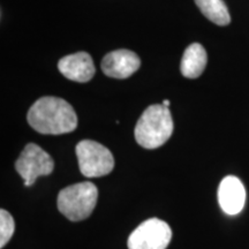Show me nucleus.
Here are the masks:
<instances>
[{
    "label": "nucleus",
    "mask_w": 249,
    "mask_h": 249,
    "mask_svg": "<svg viewBox=\"0 0 249 249\" xmlns=\"http://www.w3.org/2000/svg\"><path fill=\"white\" fill-rule=\"evenodd\" d=\"M28 123L36 132L49 135L71 133L77 127V117L70 103L59 97L39 98L28 112Z\"/></svg>",
    "instance_id": "1"
},
{
    "label": "nucleus",
    "mask_w": 249,
    "mask_h": 249,
    "mask_svg": "<svg viewBox=\"0 0 249 249\" xmlns=\"http://www.w3.org/2000/svg\"><path fill=\"white\" fill-rule=\"evenodd\" d=\"M173 133V120L169 107L163 104L150 105L136 124V142L145 149L160 148Z\"/></svg>",
    "instance_id": "2"
},
{
    "label": "nucleus",
    "mask_w": 249,
    "mask_h": 249,
    "mask_svg": "<svg viewBox=\"0 0 249 249\" xmlns=\"http://www.w3.org/2000/svg\"><path fill=\"white\" fill-rule=\"evenodd\" d=\"M97 198L98 189L92 182L74 183L59 193L58 209L67 219L80 222L92 213Z\"/></svg>",
    "instance_id": "3"
},
{
    "label": "nucleus",
    "mask_w": 249,
    "mask_h": 249,
    "mask_svg": "<svg viewBox=\"0 0 249 249\" xmlns=\"http://www.w3.org/2000/svg\"><path fill=\"white\" fill-rule=\"evenodd\" d=\"M76 157L81 173L87 178L104 177L114 167V158L111 151L91 140H83L76 145Z\"/></svg>",
    "instance_id": "4"
},
{
    "label": "nucleus",
    "mask_w": 249,
    "mask_h": 249,
    "mask_svg": "<svg viewBox=\"0 0 249 249\" xmlns=\"http://www.w3.org/2000/svg\"><path fill=\"white\" fill-rule=\"evenodd\" d=\"M172 239L169 224L158 218H150L136 227L129 235L128 249H166Z\"/></svg>",
    "instance_id": "5"
},
{
    "label": "nucleus",
    "mask_w": 249,
    "mask_h": 249,
    "mask_svg": "<svg viewBox=\"0 0 249 249\" xmlns=\"http://www.w3.org/2000/svg\"><path fill=\"white\" fill-rule=\"evenodd\" d=\"M15 169L24 180V185L30 187L38 177L51 174L54 169V163L45 150L35 143H29L18 158Z\"/></svg>",
    "instance_id": "6"
},
{
    "label": "nucleus",
    "mask_w": 249,
    "mask_h": 249,
    "mask_svg": "<svg viewBox=\"0 0 249 249\" xmlns=\"http://www.w3.org/2000/svg\"><path fill=\"white\" fill-rule=\"evenodd\" d=\"M141 60L129 50H117L107 53L102 60V71L113 79H127L140 68Z\"/></svg>",
    "instance_id": "7"
},
{
    "label": "nucleus",
    "mask_w": 249,
    "mask_h": 249,
    "mask_svg": "<svg viewBox=\"0 0 249 249\" xmlns=\"http://www.w3.org/2000/svg\"><path fill=\"white\" fill-rule=\"evenodd\" d=\"M218 202L224 213L234 216L240 213L246 203V189L234 176L224 178L218 188Z\"/></svg>",
    "instance_id": "8"
},
{
    "label": "nucleus",
    "mask_w": 249,
    "mask_h": 249,
    "mask_svg": "<svg viewBox=\"0 0 249 249\" xmlns=\"http://www.w3.org/2000/svg\"><path fill=\"white\" fill-rule=\"evenodd\" d=\"M58 68L62 75L75 82H88L95 75V65L87 52H76L61 58Z\"/></svg>",
    "instance_id": "9"
},
{
    "label": "nucleus",
    "mask_w": 249,
    "mask_h": 249,
    "mask_svg": "<svg viewBox=\"0 0 249 249\" xmlns=\"http://www.w3.org/2000/svg\"><path fill=\"white\" fill-rule=\"evenodd\" d=\"M207 52L200 43H193L185 50L180 71L187 79H196L203 73L207 66Z\"/></svg>",
    "instance_id": "10"
},
{
    "label": "nucleus",
    "mask_w": 249,
    "mask_h": 249,
    "mask_svg": "<svg viewBox=\"0 0 249 249\" xmlns=\"http://www.w3.org/2000/svg\"><path fill=\"white\" fill-rule=\"evenodd\" d=\"M195 4L202 14L217 26H227L231 22V17L224 0H195Z\"/></svg>",
    "instance_id": "11"
},
{
    "label": "nucleus",
    "mask_w": 249,
    "mask_h": 249,
    "mask_svg": "<svg viewBox=\"0 0 249 249\" xmlns=\"http://www.w3.org/2000/svg\"><path fill=\"white\" fill-rule=\"evenodd\" d=\"M15 231V223L13 217L8 211L0 210V247L4 248L11 240Z\"/></svg>",
    "instance_id": "12"
},
{
    "label": "nucleus",
    "mask_w": 249,
    "mask_h": 249,
    "mask_svg": "<svg viewBox=\"0 0 249 249\" xmlns=\"http://www.w3.org/2000/svg\"><path fill=\"white\" fill-rule=\"evenodd\" d=\"M163 105H164V107H170V101H167V99H164V101H163Z\"/></svg>",
    "instance_id": "13"
}]
</instances>
